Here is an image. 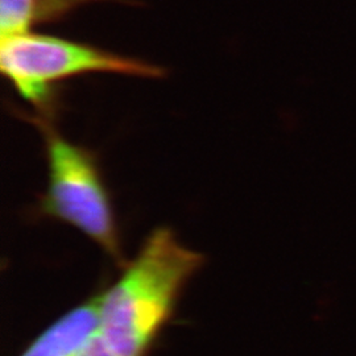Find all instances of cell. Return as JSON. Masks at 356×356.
<instances>
[{"instance_id": "cell-6", "label": "cell", "mask_w": 356, "mask_h": 356, "mask_svg": "<svg viewBox=\"0 0 356 356\" xmlns=\"http://www.w3.org/2000/svg\"><path fill=\"white\" fill-rule=\"evenodd\" d=\"M76 356H119L107 344L104 343L101 335L97 332L86 346Z\"/></svg>"}, {"instance_id": "cell-3", "label": "cell", "mask_w": 356, "mask_h": 356, "mask_svg": "<svg viewBox=\"0 0 356 356\" xmlns=\"http://www.w3.org/2000/svg\"><path fill=\"white\" fill-rule=\"evenodd\" d=\"M36 124L44 132L49 168L44 213L74 226L120 259L113 209L94 156L64 139L49 122L38 118Z\"/></svg>"}, {"instance_id": "cell-2", "label": "cell", "mask_w": 356, "mask_h": 356, "mask_svg": "<svg viewBox=\"0 0 356 356\" xmlns=\"http://www.w3.org/2000/svg\"><path fill=\"white\" fill-rule=\"evenodd\" d=\"M0 69L16 91L49 122L58 107L57 83L91 73L161 78V66L120 56L89 44L33 33L1 38Z\"/></svg>"}, {"instance_id": "cell-4", "label": "cell", "mask_w": 356, "mask_h": 356, "mask_svg": "<svg viewBox=\"0 0 356 356\" xmlns=\"http://www.w3.org/2000/svg\"><path fill=\"white\" fill-rule=\"evenodd\" d=\"M99 302L98 296L66 313L41 332L22 356H76L99 330Z\"/></svg>"}, {"instance_id": "cell-1", "label": "cell", "mask_w": 356, "mask_h": 356, "mask_svg": "<svg viewBox=\"0 0 356 356\" xmlns=\"http://www.w3.org/2000/svg\"><path fill=\"white\" fill-rule=\"evenodd\" d=\"M202 256L169 229L153 231L114 285L101 294L99 330L119 356H144L169 318Z\"/></svg>"}, {"instance_id": "cell-5", "label": "cell", "mask_w": 356, "mask_h": 356, "mask_svg": "<svg viewBox=\"0 0 356 356\" xmlns=\"http://www.w3.org/2000/svg\"><path fill=\"white\" fill-rule=\"evenodd\" d=\"M48 0H0L1 38L29 32L38 23H47Z\"/></svg>"}]
</instances>
